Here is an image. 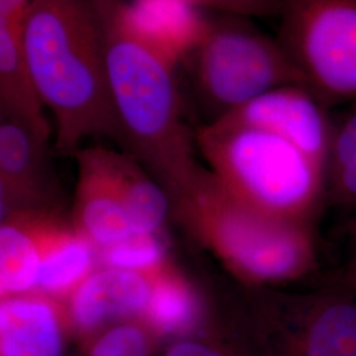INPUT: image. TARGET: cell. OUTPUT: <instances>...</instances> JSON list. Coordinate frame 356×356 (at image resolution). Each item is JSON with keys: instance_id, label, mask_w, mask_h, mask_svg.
<instances>
[{"instance_id": "11", "label": "cell", "mask_w": 356, "mask_h": 356, "mask_svg": "<svg viewBox=\"0 0 356 356\" xmlns=\"http://www.w3.org/2000/svg\"><path fill=\"white\" fill-rule=\"evenodd\" d=\"M226 116L277 132L327 163L332 111L302 85L270 90Z\"/></svg>"}, {"instance_id": "24", "label": "cell", "mask_w": 356, "mask_h": 356, "mask_svg": "<svg viewBox=\"0 0 356 356\" xmlns=\"http://www.w3.org/2000/svg\"><path fill=\"white\" fill-rule=\"evenodd\" d=\"M327 284L342 289L356 298V252L353 260L335 276H332L330 280L327 281Z\"/></svg>"}, {"instance_id": "10", "label": "cell", "mask_w": 356, "mask_h": 356, "mask_svg": "<svg viewBox=\"0 0 356 356\" xmlns=\"http://www.w3.org/2000/svg\"><path fill=\"white\" fill-rule=\"evenodd\" d=\"M78 168L72 225L99 251L132 232L110 163L108 148L82 147L73 156Z\"/></svg>"}, {"instance_id": "23", "label": "cell", "mask_w": 356, "mask_h": 356, "mask_svg": "<svg viewBox=\"0 0 356 356\" xmlns=\"http://www.w3.org/2000/svg\"><path fill=\"white\" fill-rule=\"evenodd\" d=\"M33 0H0V23L23 26Z\"/></svg>"}, {"instance_id": "6", "label": "cell", "mask_w": 356, "mask_h": 356, "mask_svg": "<svg viewBox=\"0 0 356 356\" xmlns=\"http://www.w3.org/2000/svg\"><path fill=\"white\" fill-rule=\"evenodd\" d=\"M238 301L257 356H356V298L331 284L241 288Z\"/></svg>"}, {"instance_id": "13", "label": "cell", "mask_w": 356, "mask_h": 356, "mask_svg": "<svg viewBox=\"0 0 356 356\" xmlns=\"http://www.w3.org/2000/svg\"><path fill=\"white\" fill-rule=\"evenodd\" d=\"M99 267L98 250L73 225L47 211L41 220V266L38 292L60 302Z\"/></svg>"}, {"instance_id": "14", "label": "cell", "mask_w": 356, "mask_h": 356, "mask_svg": "<svg viewBox=\"0 0 356 356\" xmlns=\"http://www.w3.org/2000/svg\"><path fill=\"white\" fill-rule=\"evenodd\" d=\"M195 286L170 263L151 276V294L141 321L160 342L198 330L213 313Z\"/></svg>"}, {"instance_id": "16", "label": "cell", "mask_w": 356, "mask_h": 356, "mask_svg": "<svg viewBox=\"0 0 356 356\" xmlns=\"http://www.w3.org/2000/svg\"><path fill=\"white\" fill-rule=\"evenodd\" d=\"M108 163L134 234H161L172 213L170 197L139 160L108 148Z\"/></svg>"}, {"instance_id": "22", "label": "cell", "mask_w": 356, "mask_h": 356, "mask_svg": "<svg viewBox=\"0 0 356 356\" xmlns=\"http://www.w3.org/2000/svg\"><path fill=\"white\" fill-rule=\"evenodd\" d=\"M197 13H229L244 17L279 16L284 0H173Z\"/></svg>"}, {"instance_id": "5", "label": "cell", "mask_w": 356, "mask_h": 356, "mask_svg": "<svg viewBox=\"0 0 356 356\" xmlns=\"http://www.w3.org/2000/svg\"><path fill=\"white\" fill-rule=\"evenodd\" d=\"M193 98L214 122L270 90L302 85L277 38L252 19L229 13H200L178 51Z\"/></svg>"}, {"instance_id": "21", "label": "cell", "mask_w": 356, "mask_h": 356, "mask_svg": "<svg viewBox=\"0 0 356 356\" xmlns=\"http://www.w3.org/2000/svg\"><path fill=\"white\" fill-rule=\"evenodd\" d=\"M160 343L143 321H126L102 331L82 350L85 356H152Z\"/></svg>"}, {"instance_id": "3", "label": "cell", "mask_w": 356, "mask_h": 356, "mask_svg": "<svg viewBox=\"0 0 356 356\" xmlns=\"http://www.w3.org/2000/svg\"><path fill=\"white\" fill-rule=\"evenodd\" d=\"M168 194L178 223L214 254L241 288H279L317 272L316 227L244 204L207 166Z\"/></svg>"}, {"instance_id": "20", "label": "cell", "mask_w": 356, "mask_h": 356, "mask_svg": "<svg viewBox=\"0 0 356 356\" xmlns=\"http://www.w3.org/2000/svg\"><path fill=\"white\" fill-rule=\"evenodd\" d=\"M99 267L114 268L152 276L169 264L161 234H131L98 251Z\"/></svg>"}, {"instance_id": "17", "label": "cell", "mask_w": 356, "mask_h": 356, "mask_svg": "<svg viewBox=\"0 0 356 356\" xmlns=\"http://www.w3.org/2000/svg\"><path fill=\"white\" fill-rule=\"evenodd\" d=\"M44 108L26 61L23 26L0 23V116L51 131Z\"/></svg>"}, {"instance_id": "12", "label": "cell", "mask_w": 356, "mask_h": 356, "mask_svg": "<svg viewBox=\"0 0 356 356\" xmlns=\"http://www.w3.org/2000/svg\"><path fill=\"white\" fill-rule=\"evenodd\" d=\"M67 338L64 302L38 291L0 298V356H64Z\"/></svg>"}, {"instance_id": "2", "label": "cell", "mask_w": 356, "mask_h": 356, "mask_svg": "<svg viewBox=\"0 0 356 356\" xmlns=\"http://www.w3.org/2000/svg\"><path fill=\"white\" fill-rule=\"evenodd\" d=\"M23 44L38 97L54 119L57 152L74 156L95 136L122 143L92 1L33 0Z\"/></svg>"}, {"instance_id": "4", "label": "cell", "mask_w": 356, "mask_h": 356, "mask_svg": "<svg viewBox=\"0 0 356 356\" xmlns=\"http://www.w3.org/2000/svg\"><path fill=\"white\" fill-rule=\"evenodd\" d=\"M218 181L268 216L316 227L326 207V163L277 132L220 118L194 129Z\"/></svg>"}, {"instance_id": "26", "label": "cell", "mask_w": 356, "mask_h": 356, "mask_svg": "<svg viewBox=\"0 0 356 356\" xmlns=\"http://www.w3.org/2000/svg\"><path fill=\"white\" fill-rule=\"evenodd\" d=\"M64 356H76V355H64Z\"/></svg>"}, {"instance_id": "18", "label": "cell", "mask_w": 356, "mask_h": 356, "mask_svg": "<svg viewBox=\"0 0 356 356\" xmlns=\"http://www.w3.org/2000/svg\"><path fill=\"white\" fill-rule=\"evenodd\" d=\"M326 207L346 219L356 214V103L332 114L326 163Z\"/></svg>"}, {"instance_id": "9", "label": "cell", "mask_w": 356, "mask_h": 356, "mask_svg": "<svg viewBox=\"0 0 356 356\" xmlns=\"http://www.w3.org/2000/svg\"><path fill=\"white\" fill-rule=\"evenodd\" d=\"M151 294V276L98 267L64 301L70 338L82 348L102 331L141 321Z\"/></svg>"}, {"instance_id": "15", "label": "cell", "mask_w": 356, "mask_h": 356, "mask_svg": "<svg viewBox=\"0 0 356 356\" xmlns=\"http://www.w3.org/2000/svg\"><path fill=\"white\" fill-rule=\"evenodd\" d=\"M45 213L26 210L1 218L0 298L38 291L41 220Z\"/></svg>"}, {"instance_id": "1", "label": "cell", "mask_w": 356, "mask_h": 356, "mask_svg": "<svg viewBox=\"0 0 356 356\" xmlns=\"http://www.w3.org/2000/svg\"><path fill=\"white\" fill-rule=\"evenodd\" d=\"M102 31L107 79L122 145L169 193L195 173L177 51L143 26L128 0H91Z\"/></svg>"}, {"instance_id": "8", "label": "cell", "mask_w": 356, "mask_h": 356, "mask_svg": "<svg viewBox=\"0 0 356 356\" xmlns=\"http://www.w3.org/2000/svg\"><path fill=\"white\" fill-rule=\"evenodd\" d=\"M51 131L0 116L1 218L16 211H51L56 181L49 163Z\"/></svg>"}, {"instance_id": "7", "label": "cell", "mask_w": 356, "mask_h": 356, "mask_svg": "<svg viewBox=\"0 0 356 356\" xmlns=\"http://www.w3.org/2000/svg\"><path fill=\"white\" fill-rule=\"evenodd\" d=\"M279 38L327 108L356 103V0H284Z\"/></svg>"}, {"instance_id": "19", "label": "cell", "mask_w": 356, "mask_h": 356, "mask_svg": "<svg viewBox=\"0 0 356 356\" xmlns=\"http://www.w3.org/2000/svg\"><path fill=\"white\" fill-rule=\"evenodd\" d=\"M164 356H257L242 307L213 310L204 325L166 346Z\"/></svg>"}, {"instance_id": "25", "label": "cell", "mask_w": 356, "mask_h": 356, "mask_svg": "<svg viewBox=\"0 0 356 356\" xmlns=\"http://www.w3.org/2000/svg\"><path fill=\"white\" fill-rule=\"evenodd\" d=\"M343 234L348 238L356 252V214L344 220Z\"/></svg>"}]
</instances>
